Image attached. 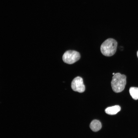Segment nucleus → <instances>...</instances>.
Segmentation results:
<instances>
[{"label": "nucleus", "mask_w": 138, "mask_h": 138, "mask_svg": "<svg viewBox=\"0 0 138 138\" xmlns=\"http://www.w3.org/2000/svg\"><path fill=\"white\" fill-rule=\"evenodd\" d=\"M117 46V42L115 39L111 38L108 39L101 45V52L105 56H112L116 53Z\"/></svg>", "instance_id": "1"}, {"label": "nucleus", "mask_w": 138, "mask_h": 138, "mask_svg": "<svg viewBox=\"0 0 138 138\" xmlns=\"http://www.w3.org/2000/svg\"><path fill=\"white\" fill-rule=\"evenodd\" d=\"M126 77L124 75L119 73L115 74L112 77L111 86L113 91L117 93L122 91L126 84Z\"/></svg>", "instance_id": "2"}, {"label": "nucleus", "mask_w": 138, "mask_h": 138, "mask_svg": "<svg viewBox=\"0 0 138 138\" xmlns=\"http://www.w3.org/2000/svg\"><path fill=\"white\" fill-rule=\"evenodd\" d=\"M80 57V55L78 52L74 50H68L64 54L62 59L64 62L72 64L78 60Z\"/></svg>", "instance_id": "3"}, {"label": "nucleus", "mask_w": 138, "mask_h": 138, "mask_svg": "<svg viewBox=\"0 0 138 138\" xmlns=\"http://www.w3.org/2000/svg\"><path fill=\"white\" fill-rule=\"evenodd\" d=\"M71 86L73 90L80 93L84 92L85 90L83 79L80 77H77L73 80Z\"/></svg>", "instance_id": "4"}, {"label": "nucleus", "mask_w": 138, "mask_h": 138, "mask_svg": "<svg viewBox=\"0 0 138 138\" xmlns=\"http://www.w3.org/2000/svg\"><path fill=\"white\" fill-rule=\"evenodd\" d=\"M121 110V107L119 105H115L109 107L105 110V112L109 115H114L117 114Z\"/></svg>", "instance_id": "5"}, {"label": "nucleus", "mask_w": 138, "mask_h": 138, "mask_svg": "<svg viewBox=\"0 0 138 138\" xmlns=\"http://www.w3.org/2000/svg\"><path fill=\"white\" fill-rule=\"evenodd\" d=\"M90 127L93 131L97 132L101 129V124L99 120H94L91 122L90 125Z\"/></svg>", "instance_id": "6"}, {"label": "nucleus", "mask_w": 138, "mask_h": 138, "mask_svg": "<svg viewBox=\"0 0 138 138\" xmlns=\"http://www.w3.org/2000/svg\"><path fill=\"white\" fill-rule=\"evenodd\" d=\"M129 91L131 96L133 99H138V88L131 87L129 89Z\"/></svg>", "instance_id": "7"}, {"label": "nucleus", "mask_w": 138, "mask_h": 138, "mask_svg": "<svg viewBox=\"0 0 138 138\" xmlns=\"http://www.w3.org/2000/svg\"><path fill=\"white\" fill-rule=\"evenodd\" d=\"M137 56L138 58V51H137Z\"/></svg>", "instance_id": "8"}, {"label": "nucleus", "mask_w": 138, "mask_h": 138, "mask_svg": "<svg viewBox=\"0 0 138 138\" xmlns=\"http://www.w3.org/2000/svg\"><path fill=\"white\" fill-rule=\"evenodd\" d=\"M115 74L114 73H113L112 74L113 75Z\"/></svg>", "instance_id": "9"}]
</instances>
